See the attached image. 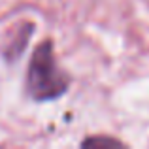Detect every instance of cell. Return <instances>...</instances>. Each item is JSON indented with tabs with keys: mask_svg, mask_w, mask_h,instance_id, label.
I'll return each instance as SVG.
<instances>
[{
	"mask_svg": "<svg viewBox=\"0 0 149 149\" xmlns=\"http://www.w3.org/2000/svg\"><path fill=\"white\" fill-rule=\"evenodd\" d=\"M70 77L61 70L53 53V44L44 42L34 51L26 72V91L38 102L55 100L66 93Z\"/></svg>",
	"mask_w": 149,
	"mask_h": 149,
	"instance_id": "1",
	"label": "cell"
},
{
	"mask_svg": "<svg viewBox=\"0 0 149 149\" xmlns=\"http://www.w3.org/2000/svg\"><path fill=\"white\" fill-rule=\"evenodd\" d=\"M104 143H111V146H119V142H115V140H87L85 142V146H104Z\"/></svg>",
	"mask_w": 149,
	"mask_h": 149,
	"instance_id": "2",
	"label": "cell"
}]
</instances>
